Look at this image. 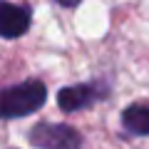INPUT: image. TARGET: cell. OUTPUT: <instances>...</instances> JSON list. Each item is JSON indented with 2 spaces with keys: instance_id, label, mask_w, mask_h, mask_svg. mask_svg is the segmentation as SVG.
I'll return each mask as SVG.
<instances>
[{
  "instance_id": "obj_1",
  "label": "cell",
  "mask_w": 149,
  "mask_h": 149,
  "mask_svg": "<svg viewBox=\"0 0 149 149\" xmlns=\"http://www.w3.org/2000/svg\"><path fill=\"white\" fill-rule=\"evenodd\" d=\"M47 100V90L40 80H25L0 92V117L15 119L37 112Z\"/></svg>"
},
{
  "instance_id": "obj_2",
  "label": "cell",
  "mask_w": 149,
  "mask_h": 149,
  "mask_svg": "<svg viewBox=\"0 0 149 149\" xmlns=\"http://www.w3.org/2000/svg\"><path fill=\"white\" fill-rule=\"evenodd\" d=\"M80 142H82L80 132L72 129L70 124L42 122L30 129V144L40 149H77Z\"/></svg>"
},
{
  "instance_id": "obj_3",
  "label": "cell",
  "mask_w": 149,
  "mask_h": 149,
  "mask_svg": "<svg viewBox=\"0 0 149 149\" xmlns=\"http://www.w3.org/2000/svg\"><path fill=\"white\" fill-rule=\"evenodd\" d=\"M109 95V87L104 82H87V85H72L57 92V104L65 112H80L95 107L100 100Z\"/></svg>"
},
{
  "instance_id": "obj_4",
  "label": "cell",
  "mask_w": 149,
  "mask_h": 149,
  "mask_svg": "<svg viewBox=\"0 0 149 149\" xmlns=\"http://www.w3.org/2000/svg\"><path fill=\"white\" fill-rule=\"evenodd\" d=\"M30 20H32L30 8L0 0V37L15 40V37L25 35L30 27Z\"/></svg>"
},
{
  "instance_id": "obj_5",
  "label": "cell",
  "mask_w": 149,
  "mask_h": 149,
  "mask_svg": "<svg viewBox=\"0 0 149 149\" xmlns=\"http://www.w3.org/2000/svg\"><path fill=\"white\" fill-rule=\"evenodd\" d=\"M122 124L129 134H139V137L149 134V104L137 102V104L127 107L122 112Z\"/></svg>"
},
{
  "instance_id": "obj_6",
  "label": "cell",
  "mask_w": 149,
  "mask_h": 149,
  "mask_svg": "<svg viewBox=\"0 0 149 149\" xmlns=\"http://www.w3.org/2000/svg\"><path fill=\"white\" fill-rule=\"evenodd\" d=\"M57 5H62V8H74V5H80L82 0H55Z\"/></svg>"
}]
</instances>
